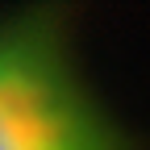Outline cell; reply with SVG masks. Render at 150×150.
<instances>
[{
	"label": "cell",
	"instance_id": "cell-1",
	"mask_svg": "<svg viewBox=\"0 0 150 150\" xmlns=\"http://www.w3.org/2000/svg\"><path fill=\"white\" fill-rule=\"evenodd\" d=\"M0 150H142L88 75L63 4L0 17Z\"/></svg>",
	"mask_w": 150,
	"mask_h": 150
}]
</instances>
